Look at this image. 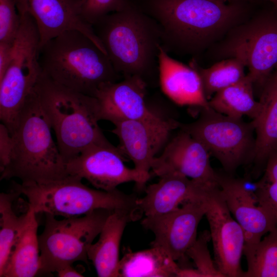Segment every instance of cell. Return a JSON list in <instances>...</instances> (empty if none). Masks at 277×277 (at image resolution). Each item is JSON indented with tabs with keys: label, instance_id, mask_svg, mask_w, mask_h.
<instances>
[{
	"label": "cell",
	"instance_id": "cell-1",
	"mask_svg": "<svg viewBox=\"0 0 277 277\" xmlns=\"http://www.w3.org/2000/svg\"><path fill=\"white\" fill-rule=\"evenodd\" d=\"M138 7L157 23L168 53H199L242 10L238 3L221 0H142Z\"/></svg>",
	"mask_w": 277,
	"mask_h": 277
},
{
	"label": "cell",
	"instance_id": "cell-2",
	"mask_svg": "<svg viewBox=\"0 0 277 277\" xmlns=\"http://www.w3.org/2000/svg\"><path fill=\"white\" fill-rule=\"evenodd\" d=\"M115 70L124 78H147L159 74L161 36L157 23L130 2L123 10L92 25Z\"/></svg>",
	"mask_w": 277,
	"mask_h": 277
},
{
	"label": "cell",
	"instance_id": "cell-3",
	"mask_svg": "<svg viewBox=\"0 0 277 277\" xmlns=\"http://www.w3.org/2000/svg\"><path fill=\"white\" fill-rule=\"evenodd\" d=\"M38 61L53 82L93 97L104 85L123 78L107 54L78 30L66 31L41 47Z\"/></svg>",
	"mask_w": 277,
	"mask_h": 277
},
{
	"label": "cell",
	"instance_id": "cell-4",
	"mask_svg": "<svg viewBox=\"0 0 277 277\" xmlns=\"http://www.w3.org/2000/svg\"><path fill=\"white\" fill-rule=\"evenodd\" d=\"M51 129L36 85L12 135L13 150L8 164L1 172V180L16 178L21 183H45L68 176L66 163L53 138Z\"/></svg>",
	"mask_w": 277,
	"mask_h": 277
},
{
	"label": "cell",
	"instance_id": "cell-5",
	"mask_svg": "<svg viewBox=\"0 0 277 277\" xmlns=\"http://www.w3.org/2000/svg\"><path fill=\"white\" fill-rule=\"evenodd\" d=\"M37 89L66 163L92 145L109 142L98 124L101 119L95 97L58 84L43 72Z\"/></svg>",
	"mask_w": 277,
	"mask_h": 277
},
{
	"label": "cell",
	"instance_id": "cell-6",
	"mask_svg": "<svg viewBox=\"0 0 277 277\" xmlns=\"http://www.w3.org/2000/svg\"><path fill=\"white\" fill-rule=\"evenodd\" d=\"M82 179L69 175L45 183H13V190L24 195L28 206L37 214L49 213L64 217L86 215L95 210H123L138 219L143 213L136 204L138 197L117 189L105 191L85 185Z\"/></svg>",
	"mask_w": 277,
	"mask_h": 277
},
{
	"label": "cell",
	"instance_id": "cell-7",
	"mask_svg": "<svg viewBox=\"0 0 277 277\" xmlns=\"http://www.w3.org/2000/svg\"><path fill=\"white\" fill-rule=\"evenodd\" d=\"M19 14L21 24L12 58L0 80V120L11 134L43 73L38 61L39 36L35 22L28 13Z\"/></svg>",
	"mask_w": 277,
	"mask_h": 277
},
{
	"label": "cell",
	"instance_id": "cell-8",
	"mask_svg": "<svg viewBox=\"0 0 277 277\" xmlns=\"http://www.w3.org/2000/svg\"><path fill=\"white\" fill-rule=\"evenodd\" d=\"M113 211L98 209L60 220L45 213L44 228L38 235L40 272H56L78 261L88 264V250Z\"/></svg>",
	"mask_w": 277,
	"mask_h": 277
},
{
	"label": "cell",
	"instance_id": "cell-9",
	"mask_svg": "<svg viewBox=\"0 0 277 277\" xmlns=\"http://www.w3.org/2000/svg\"><path fill=\"white\" fill-rule=\"evenodd\" d=\"M200 109L195 121L180 123L179 128L200 141L228 173L252 159L255 139L252 121L223 114L209 106Z\"/></svg>",
	"mask_w": 277,
	"mask_h": 277
},
{
	"label": "cell",
	"instance_id": "cell-10",
	"mask_svg": "<svg viewBox=\"0 0 277 277\" xmlns=\"http://www.w3.org/2000/svg\"><path fill=\"white\" fill-rule=\"evenodd\" d=\"M112 132L119 140L117 146L127 159L148 180L151 163L165 146L171 132L180 123L157 114L149 118L120 120L112 123Z\"/></svg>",
	"mask_w": 277,
	"mask_h": 277
},
{
	"label": "cell",
	"instance_id": "cell-11",
	"mask_svg": "<svg viewBox=\"0 0 277 277\" xmlns=\"http://www.w3.org/2000/svg\"><path fill=\"white\" fill-rule=\"evenodd\" d=\"M126 160L118 147L109 142L87 148L66 167L69 175L84 179L98 189L112 191L129 182L143 188L148 180L135 168L126 166Z\"/></svg>",
	"mask_w": 277,
	"mask_h": 277
},
{
	"label": "cell",
	"instance_id": "cell-12",
	"mask_svg": "<svg viewBox=\"0 0 277 277\" xmlns=\"http://www.w3.org/2000/svg\"><path fill=\"white\" fill-rule=\"evenodd\" d=\"M209 190L202 196L185 202L173 211L146 216L141 224L154 234L151 247L163 249L175 261L183 259L197 239L199 224L207 211Z\"/></svg>",
	"mask_w": 277,
	"mask_h": 277
},
{
	"label": "cell",
	"instance_id": "cell-13",
	"mask_svg": "<svg viewBox=\"0 0 277 277\" xmlns=\"http://www.w3.org/2000/svg\"><path fill=\"white\" fill-rule=\"evenodd\" d=\"M207 219L214 262L224 277H244L241 265L245 236L230 212L220 186L210 189L207 195Z\"/></svg>",
	"mask_w": 277,
	"mask_h": 277
},
{
	"label": "cell",
	"instance_id": "cell-14",
	"mask_svg": "<svg viewBox=\"0 0 277 277\" xmlns=\"http://www.w3.org/2000/svg\"><path fill=\"white\" fill-rule=\"evenodd\" d=\"M229 48L232 57L244 62L253 85L263 87L277 65V18L254 20L234 37Z\"/></svg>",
	"mask_w": 277,
	"mask_h": 277
},
{
	"label": "cell",
	"instance_id": "cell-15",
	"mask_svg": "<svg viewBox=\"0 0 277 277\" xmlns=\"http://www.w3.org/2000/svg\"><path fill=\"white\" fill-rule=\"evenodd\" d=\"M206 147L189 133L180 132L153 160L151 170L159 177L176 173L207 186H219V173L212 168Z\"/></svg>",
	"mask_w": 277,
	"mask_h": 277
},
{
	"label": "cell",
	"instance_id": "cell-16",
	"mask_svg": "<svg viewBox=\"0 0 277 277\" xmlns=\"http://www.w3.org/2000/svg\"><path fill=\"white\" fill-rule=\"evenodd\" d=\"M219 183L230 212L244 232V254L247 256L265 234L277 227V219L258 203L255 194L247 189L242 180L219 173Z\"/></svg>",
	"mask_w": 277,
	"mask_h": 277
},
{
	"label": "cell",
	"instance_id": "cell-17",
	"mask_svg": "<svg viewBox=\"0 0 277 277\" xmlns=\"http://www.w3.org/2000/svg\"><path fill=\"white\" fill-rule=\"evenodd\" d=\"M15 1L18 12L28 13L34 20L39 33V48L61 33L75 30L89 37L107 54L92 26L82 15L80 0Z\"/></svg>",
	"mask_w": 277,
	"mask_h": 277
},
{
	"label": "cell",
	"instance_id": "cell-18",
	"mask_svg": "<svg viewBox=\"0 0 277 277\" xmlns=\"http://www.w3.org/2000/svg\"><path fill=\"white\" fill-rule=\"evenodd\" d=\"M147 86V83L137 76L125 77L118 82L104 85L95 96L101 120L112 123L156 116L158 114L150 109L146 103Z\"/></svg>",
	"mask_w": 277,
	"mask_h": 277
},
{
	"label": "cell",
	"instance_id": "cell-19",
	"mask_svg": "<svg viewBox=\"0 0 277 277\" xmlns=\"http://www.w3.org/2000/svg\"><path fill=\"white\" fill-rule=\"evenodd\" d=\"M160 178L158 182L146 188L142 198L137 199V205L145 216L173 211L185 202L202 196L212 188L176 173Z\"/></svg>",
	"mask_w": 277,
	"mask_h": 277
},
{
	"label": "cell",
	"instance_id": "cell-20",
	"mask_svg": "<svg viewBox=\"0 0 277 277\" xmlns=\"http://www.w3.org/2000/svg\"><path fill=\"white\" fill-rule=\"evenodd\" d=\"M158 58L160 84L169 98L180 106L209 107L201 78L193 67L172 58L162 46Z\"/></svg>",
	"mask_w": 277,
	"mask_h": 277
},
{
	"label": "cell",
	"instance_id": "cell-21",
	"mask_svg": "<svg viewBox=\"0 0 277 277\" xmlns=\"http://www.w3.org/2000/svg\"><path fill=\"white\" fill-rule=\"evenodd\" d=\"M138 219L133 214L123 210L111 213L99 234L87 253L88 260L94 265L99 277H118L120 245L128 223Z\"/></svg>",
	"mask_w": 277,
	"mask_h": 277
},
{
	"label": "cell",
	"instance_id": "cell-22",
	"mask_svg": "<svg viewBox=\"0 0 277 277\" xmlns=\"http://www.w3.org/2000/svg\"><path fill=\"white\" fill-rule=\"evenodd\" d=\"M25 223L11 249L1 277H33L40 272L36 213L28 206Z\"/></svg>",
	"mask_w": 277,
	"mask_h": 277
},
{
	"label": "cell",
	"instance_id": "cell-23",
	"mask_svg": "<svg viewBox=\"0 0 277 277\" xmlns=\"http://www.w3.org/2000/svg\"><path fill=\"white\" fill-rule=\"evenodd\" d=\"M260 112L252 120L255 131L252 160L258 165L266 163L277 151V75H270L263 86L259 100Z\"/></svg>",
	"mask_w": 277,
	"mask_h": 277
},
{
	"label": "cell",
	"instance_id": "cell-24",
	"mask_svg": "<svg viewBox=\"0 0 277 277\" xmlns=\"http://www.w3.org/2000/svg\"><path fill=\"white\" fill-rule=\"evenodd\" d=\"M179 267L175 261L159 247L135 252L129 249L120 260L118 277L176 276Z\"/></svg>",
	"mask_w": 277,
	"mask_h": 277
},
{
	"label": "cell",
	"instance_id": "cell-25",
	"mask_svg": "<svg viewBox=\"0 0 277 277\" xmlns=\"http://www.w3.org/2000/svg\"><path fill=\"white\" fill-rule=\"evenodd\" d=\"M253 86L246 74L240 82L214 94L208 101L209 106L229 116L242 118L246 116L253 120L261 108L260 101L254 98Z\"/></svg>",
	"mask_w": 277,
	"mask_h": 277
},
{
	"label": "cell",
	"instance_id": "cell-26",
	"mask_svg": "<svg viewBox=\"0 0 277 277\" xmlns=\"http://www.w3.org/2000/svg\"><path fill=\"white\" fill-rule=\"evenodd\" d=\"M190 65L198 72L208 101L216 92L236 84L246 75L244 62L236 56L219 62L207 68L201 67L195 60Z\"/></svg>",
	"mask_w": 277,
	"mask_h": 277
},
{
	"label": "cell",
	"instance_id": "cell-27",
	"mask_svg": "<svg viewBox=\"0 0 277 277\" xmlns=\"http://www.w3.org/2000/svg\"><path fill=\"white\" fill-rule=\"evenodd\" d=\"M19 194L14 190L0 194V274L26 218V212L18 216L13 208V202Z\"/></svg>",
	"mask_w": 277,
	"mask_h": 277
},
{
	"label": "cell",
	"instance_id": "cell-28",
	"mask_svg": "<svg viewBox=\"0 0 277 277\" xmlns=\"http://www.w3.org/2000/svg\"><path fill=\"white\" fill-rule=\"evenodd\" d=\"M246 258L248 267L244 277H277V227Z\"/></svg>",
	"mask_w": 277,
	"mask_h": 277
},
{
	"label": "cell",
	"instance_id": "cell-29",
	"mask_svg": "<svg viewBox=\"0 0 277 277\" xmlns=\"http://www.w3.org/2000/svg\"><path fill=\"white\" fill-rule=\"evenodd\" d=\"M254 194L258 203L277 219V151L267 160L264 175L255 184Z\"/></svg>",
	"mask_w": 277,
	"mask_h": 277
},
{
	"label": "cell",
	"instance_id": "cell-30",
	"mask_svg": "<svg viewBox=\"0 0 277 277\" xmlns=\"http://www.w3.org/2000/svg\"><path fill=\"white\" fill-rule=\"evenodd\" d=\"M210 240L209 231H204L187 251L186 255L193 260L203 277H224L216 267L208 249V243Z\"/></svg>",
	"mask_w": 277,
	"mask_h": 277
},
{
	"label": "cell",
	"instance_id": "cell-31",
	"mask_svg": "<svg viewBox=\"0 0 277 277\" xmlns=\"http://www.w3.org/2000/svg\"><path fill=\"white\" fill-rule=\"evenodd\" d=\"M129 0H80L82 15L92 25L110 13L120 11L130 3Z\"/></svg>",
	"mask_w": 277,
	"mask_h": 277
},
{
	"label": "cell",
	"instance_id": "cell-32",
	"mask_svg": "<svg viewBox=\"0 0 277 277\" xmlns=\"http://www.w3.org/2000/svg\"><path fill=\"white\" fill-rule=\"evenodd\" d=\"M21 24L15 0H0V42L14 43Z\"/></svg>",
	"mask_w": 277,
	"mask_h": 277
},
{
	"label": "cell",
	"instance_id": "cell-33",
	"mask_svg": "<svg viewBox=\"0 0 277 277\" xmlns=\"http://www.w3.org/2000/svg\"><path fill=\"white\" fill-rule=\"evenodd\" d=\"M14 147L12 136L3 123L0 124V171L2 172L8 164Z\"/></svg>",
	"mask_w": 277,
	"mask_h": 277
},
{
	"label": "cell",
	"instance_id": "cell-34",
	"mask_svg": "<svg viewBox=\"0 0 277 277\" xmlns=\"http://www.w3.org/2000/svg\"><path fill=\"white\" fill-rule=\"evenodd\" d=\"M13 50L14 43L0 42V80L3 77L11 62Z\"/></svg>",
	"mask_w": 277,
	"mask_h": 277
},
{
	"label": "cell",
	"instance_id": "cell-35",
	"mask_svg": "<svg viewBox=\"0 0 277 277\" xmlns=\"http://www.w3.org/2000/svg\"><path fill=\"white\" fill-rule=\"evenodd\" d=\"M57 276L60 277L84 276L83 274L74 268L72 265L65 266L56 272Z\"/></svg>",
	"mask_w": 277,
	"mask_h": 277
},
{
	"label": "cell",
	"instance_id": "cell-36",
	"mask_svg": "<svg viewBox=\"0 0 277 277\" xmlns=\"http://www.w3.org/2000/svg\"><path fill=\"white\" fill-rule=\"evenodd\" d=\"M177 277H203L200 272L196 269L190 267H179L176 273Z\"/></svg>",
	"mask_w": 277,
	"mask_h": 277
},
{
	"label": "cell",
	"instance_id": "cell-37",
	"mask_svg": "<svg viewBox=\"0 0 277 277\" xmlns=\"http://www.w3.org/2000/svg\"><path fill=\"white\" fill-rule=\"evenodd\" d=\"M225 2H230V3H238L239 2L250 1V0H221Z\"/></svg>",
	"mask_w": 277,
	"mask_h": 277
},
{
	"label": "cell",
	"instance_id": "cell-38",
	"mask_svg": "<svg viewBox=\"0 0 277 277\" xmlns=\"http://www.w3.org/2000/svg\"><path fill=\"white\" fill-rule=\"evenodd\" d=\"M272 3L274 6L277 8V0H267Z\"/></svg>",
	"mask_w": 277,
	"mask_h": 277
},
{
	"label": "cell",
	"instance_id": "cell-39",
	"mask_svg": "<svg viewBox=\"0 0 277 277\" xmlns=\"http://www.w3.org/2000/svg\"><path fill=\"white\" fill-rule=\"evenodd\" d=\"M275 74H276V75H277V70H276V72H275Z\"/></svg>",
	"mask_w": 277,
	"mask_h": 277
}]
</instances>
